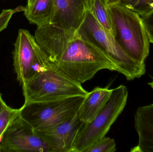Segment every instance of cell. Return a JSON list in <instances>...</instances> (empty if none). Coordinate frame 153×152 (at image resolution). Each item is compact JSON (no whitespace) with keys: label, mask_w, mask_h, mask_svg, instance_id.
Here are the masks:
<instances>
[{"label":"cell","mask_w":153,"mask_h":152,"mask_svg":"<svg viewBox=\"0 0 153 152\" xmlns=\"http://www.w3.org/2000/svg\"><path fill=\"white\" fill-rule=\"evenodd\" d=\"M53 64L67 77L81 84L102 70L117 71L111 59L77 31L71 35L60 58Z\"/></svg>","instance_id":"6da1fadb"},{"label":"cell","mask_w":153,"mask_h":152,"mask_svg":"<svg viewBox=\"0 0 153 152\" xmlns=\"http://www.w3.org/2000/svg\"><path fill=\"white\" fill-rule=\"evenodd\" d=\"M107 7L111 16L115 39L131 59L146 65L150 42L142 17L119 3Z\"/></svg>","instance_id":"7a4b0ae2"},{"label":"cell","mask_w":153,"mask_h":152,"mask_svg":"<svg viewBox=\"0 0 153 152\" xmlns=\"http://www.w3.org/2000/svg\"><path fill=\"white\" fill-rule=\"evenodd\" d=\"M21 86L24 104L85 96L88 93L81 84L67 77L50 62Z\"/></svg>","instance_id":"3957f363"},{"label":"cell","mask_w":153,"mask_h":152,"mask_svg":"<svg viewBox=\"0 0 153 152\" xmlns=\"http://www.w3.org/2000/svg\"><path fill=\"white\" fill-rule=\"evenodd\" d=\"M79 35L104 52L113 62L117 71L128 80L140 78L146 72V65L131 59L121 48L114 35L98 22L88 11L77 29Z\"/></svg>","instance_id":"277c9868"},{"label":"cell","mask_w":153,"mask_h":152,"mask_svg":"<svg viewBox=\"0 0 153 152\" xmlns=\"http://www.w3.org/2000/svg\"><path fill=\"white\" fill-rule=\"evenodd\" d=\"M128 91L121 85L112 89L104 107L89 123L83 124L77 134L72 152H85L96 142L105 137L111 127L124 110Z\"/></svg>","instance_id":"5b68a950"},{"label":"cell","mask_w":153,"mask_h":152,"mask_svg":"<svg viewBox=\"0 0 153 152\" xmlns=\"http://www.w3.org/2000/svg\"><path fill=\"white\" fill-rule=\"evenodd\" d=\"M85 96L23 104L20 116L33 129H42L77 114Z\"/></svg>","instance_id":"8992f818"},{"label":"cell","mask_w":153,"mask_h":152,"mask_svg":"<svg viewBox=\"0 0 153 152\" xmlns=\"http://www.w3.org/2000/svg\"><path fill=\"white\" fill-rule=\"evenodd\" d=\"M49 62L35 37L27 29H19L14 44L13 65L20 84L34 76Z\"/></svg>","instance_id":"52a82bcc"},{"label":"cell","mask_w":153,"mask_h":152,"mask_svg":"<svg viewBox=\"0 0 153 152\" xmlns=\"http://www.w3.org/2000/svg\"><path fill=\"white\" fill-rule=\"evenodd\" d=\"M0 147L1 152H53L49 145L20 115L5 130Z\"/></svg>","instance_id":"ba28073f"},{"label":"cell","mask_w":153,"mask_h":152,"mask_svg":"<svg viewBox=\"0 0 153 152\" xmlns=\"http://www.w3.org/2000/svg\"><path fill=\"white\" fill-rule=\"evenodd\" d=\"M83 124L77 113L53 126L34 130L49 145L53 152H72L77 134Z\"/></svg>","instance_id":"9c48e42d"},{"label":"cell","mask_w":153,"mask_h":152,"mask_svg":"<svg viewBox=\"0 0 153 152\" xmlns=\"http://www.w3.org/2000/svg\"><path fill=\"white\" fill-rule=\"evenodd\" d=\"M88 11L87 0H53L50 23L67 31H77Z\"/></svg>","instance_id":"30bf717a"},{"label":"cell","mask_w":153,"mask_h":152,"mask_svg":"<svg viewBox=\"0 0 153 152\" xmlns=\"http://www.w3.org/2000/svg\"><path fill=\"white\" fill-rule=\"evenodd\" d=\"M138 144L131 152H153V104L139 107L134 116Z\"/></svg>","instance_id":"8fae6325"},{"label":"cell","mask_w":153,"mask_h":152,"mask_svg":"<svg viewBox=\"0 0 153 152\" xmlns=\"http://www.w3.org/2000/svg\"><path fill=\"white\" fill-rule=\"evenodd\" d=\"M112 89L97 87L88 92L78 109V117L82 123L87 124L104 107L111 95Z\"/></svg>","instance_id":"7c38bea8"},{"label":"cell","mask_w":153,"mask_h":152,"mask_svg":"<svg viewBox=\"0 0 153 152\" xmlns=\"http://www.w3.org/2000/svg\"><path fill=\"white\" fill-rule=\"evenodd\" d=\"M53 0H36L29 7H24V15L30 24L37 26L49 24L51 21Z\"/></svg>","instance_id":"4fadbf2b"},{"label":"cell","mask_w":153,"mask_h":152,"mask_svg":"<svg viewBox=\"0 0 153 152\" xmlns=\"http://www.w3.org/2000/svg\"><path fill=\"white\" fill-rule=\"evenodd\" d=\"M88 9L98 22L114 35L112 19L105 0H87Z\"/></svg>","instance_id":"5bb4252c"},{"label":"cell","mask_w":153,"mask_h":152,"mask_svg":"<svg viewBox=\"0 0 153 152\" xmlns=\"http://www.w3.org/2000/svg\"><path fill=\"white\" fill-rule=\"evenodd\" d=\"M21 110V108L16 109L10 107L4 101L3 104L0 110V144L5 130L10 123L20 115Z\"/></svg>","instance_id":"9a60e30c"},{"label":"cell","mask_w":153,"mask_h":152,"mask_svg":"<svg viewBox=\"0 0 153 152\" xmlns=\"http://www.w3.org/2000/svg\"><path fill=\"white\" fill-rule=\"evenodd\" d=\"M153 0H120L119 3L137 12L141 17L149 13Z\"/></svg>","instance_id":"2e32d148"},{"label":"cell","mask_w":153,"mask_h":152,"mask_svg":"<svg viewBox=\"0 0 153 152\" xmlns=\"http://www.w3.org/2000/svg\"><path fill=\"white\" fill-rule=\"evenodd\" d=\"M116 151L115 140L104 137L87 148L85 152H115Z\"/></svg>","instance_id":"e0dca14e"},{"label":"cell","mask_w":153,"mask_h":152,"mask_svg":"<svg viewBox=\"0 0 153 152\" xmlns=\"http://www.w3.org/2000/svg\"><path fill=\"white\" fill-rule=\"evenodd\" d=\"M141 17L146 29L149 41L150 43L153 44V11Z\"/></svg>","instance_id":"ac0fdd59"},{"label":"cell","mask_w":153,"mask_h":152,"mask_svg":"<svg viewBox=\"0 0 153 152\" xmlns=\"http://www.w3.org/2000/svg\"><path fill=\"white\" fill-rule=\"evenodd\" d=\"M18 10L12 9L3 10L0 13V32L6 28L13 15Z\"/></svg>","instance_id":"d6986e66"},{"label":"cell","mask_w":153,"mask_h":152,"mask_svg":"<svg viewBox=\"0 0 153 152\" xmlns=\"http://www.w3.org/2000/svg\"><path fill=\"white\" fill-rule=\"evenodd\" d=\"M120 1V0H106V6H109V5H111V4L119 3Z\"/></svg>","instance_id":"ffe728a7"},{"label":"cell","mask_w":153,"mask_h":152,"mask_svg":"<svg viewBox=\"0 0 153 152\" xmlns=\"http://www.w3.org/2000/svg\"><path fill=\"white\" fill-rule=\"evenodd\" d=\"M36 0H27V4L25 7H29L32 5Z\"/></svg>","instance_id":"44dd1931"},{"label":"cell","mask_w":153,"mask_h":152,"mask_svg":"<svg viewBox=\"0 0 153 152\" xmlns=\"http://www.w3.org/2000/svg\"><path fill=\"white\" fill-rule=\"evenodd\" d=\"M4 102V101L3 99L2 95L0 93V110H1L2 105Z\"/></svg>","instance_id":"7402d4cb"},{"label":"cell","mask_w":153,"mask_h":152,"mask_svg":"<svg viewBox=\"0 0 153 152\" xmlns=\"http://www.w3.org/2000/svg\"><path fill=\"white\" fill-rule=\"evenodd\" d=\"M153 11V2L150 4V8H149V12H151Z\"/></svg>","instance_id":"603a6c76"},{"label":"cell","mask_w":153,"mask_h":152,"mask_svg":"<svg viewBox=\"0 0 153 152\" xmlns=\"http://www.w3.org/2000/svg\"><path fill=\"white\" fill-rule=\"evenodd\" d=\"M148 84H149V86L153 89V81L152 82L148 83Z\"/></svg>","instance_id":"cb8c5ba5"},{"label":"cell","mask_w":153,"mask_h":152,"mask_svg":"<svg viewBox=\"0 0 153 152\" xmlns=\"http://www.w3.org/2000/svg\"><path fill=\"white\" fill-rule=\"evenodd\" d=\"M105 1H106V0H105Z\"/></svg>","instance_id":"d4e9b609"}]
</instances>
